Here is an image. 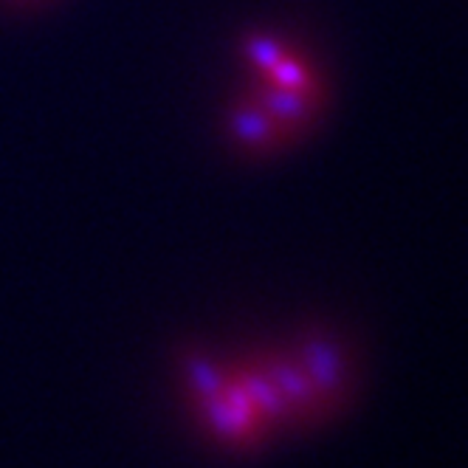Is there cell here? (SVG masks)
<instances>
[{
	"mask_svg": "<svg viewBox=\"0 0 468 468\" xmlns=\"http://www.w3.org/2000/svg\"><path fill=\"white\" fill-rule=\"evenodd\" d=\"M197 407L218 438L249 446L260 443L277 423L296 420L280 364L269 367H212L195 364L192 370Z\"/></svg>",
	"mask_w": 468,
	"mask_h": 468,
	"instance_id": "6da1fadb",
	"label": "cell"
}]
</instances>
